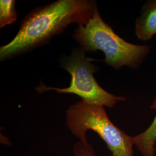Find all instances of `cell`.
I'll return each instance as SVG.
<instances>
[{
  "instance_id": "cell-1",
  "label": "cell",
  "mask_w": 156,
  "mask_h": 156,
  "mask_svg": "<svg viewBox=\"0 0 156 156\" xmlns=\"http://www.w3.org/2000/svg\"><path fill=\"white\" fill-rule=\"evenodd\" d=\"M97 9L94 1L57 0L28 13L14 38L0 47L1 62L48 44L73 23L86 25Z\"/></svg>"
},
{
  "instance_id": "cell-2",
  "label": "cell",
  "mask_w": 156,
  "mask_h": 156,
  "mask_svg": "<svg viewBox=\"0 0 156 156\" xmlns=\"http://www.w3.org/2000/svg\"><path fill=\"white\" fill-rule=\"evenodd\" d=\"M73 38L86 52L102 51L103 61L116 71L124 66L138 68L151 51L149 46L135 45L120 37L102 20L98 8L86 25L78 26Z\"/></svg>"
},
{
  "instance_id": "cell-3",
  "label": "cell",
  "mask_w": 156,
  "mask_h": 156,
  "mask_svg": "<svg viewBox=\"0 0 156 156\" xmlns=\"http://www.w3.org/2000/svg\"><path fill=\"white\" fill-rule=\"evenodd\" d=\"M66 124L71 133L80 141L87 142V133L93 131L104 141L112 155L134 156V137L112 122L102 105L81 100L67 109Z\"/></svg>"
},
{
  "instance_id": "cell-4",
  "label": "cell",
  "mask_w": 156,
  "mask_h": 156,
  "mask_svg": "<svg viewBox=\"0 0 156 156\" xmlns=\"http://www.w3.org/2000/svg\"><path fill=\"white\" fill-rule=\"evenodd\" d=\"M86 51L79 46L74 49L69 56L65 57L60 62V66L71 76L69 86L66 88L48 87L41 82L36 90L42 93L54 90L58 93H71L77 95L90 103L98 104L112 108L119 101L126 99L117 97L103 89L97 82L94 73L100 68L92 63L96 60L86 56Z\"/></svg>"
},
{
  "instance_id": "cell-5",
  "label": "cell",
  "mask_w": 156,
  "mask_h": 156,
  "mask_svg": "<svg viewBox=\"0 0 156 156\" xmlns=\"http://www.w3.org/2000/svg\"><path fill=\"white\" fill-rule=\"evenodd\" d=\"M135 33L142 41L150 40L156 34V0L147 1L135 21Z\"/></svg>"
},
{
  "instance_id": "cell-6",
  "label": "cell",
  "mask_w": 156,
  "mask_h": 156,
  "mask_svg": "<svg viewBox=\"0 0 156 156\" xmlns=\"http://www.w3.org/2000/svg\"><path fill=\"white\" fill-rule=\"evenodd\" d=\"M156 110V95L151 106ZM134 137V145L143 156H154L156 144V116L150 126L144 132Z\"/></svg>"
},
{
  "instance_id": "cell-7",
  "label": "cell",
  "mask_w": 156,
  "mask_h": 156,
  "mask_svg": "<svg viewBox=\"0 0 156 156\" xmlns=\"http://www.w3.org/2000/svg\"><path fill=\"white\" fill-rule=\"evenodd\" d=\"M15 0L0 1V28L15 22L17 18Z\"/></svg>"
},
{
  "instance_id": "cell-8",
  "label": "cell",
  "mask_w": 156,
  "mask_h": 156,
  "mask_svg": "<svg viewBox=\"0 0 156 156\" xmlns=\"http://www.w3.org/2000/svg\"><path fill=\"white\" fill-rule=\"evenodd\" d=\"M73 151L74 156H95L93 146L88 142H76L73 146Z\"/></svg>"
},
{
  "instance_id": "cell-9",
  "label": "cell",
  "mask_w": 156,
  "mask_h": 156,
  "mask_svg": "<svg viewBox=\"0 0 156 156\" xmlns=\"http://www.w3.org/2000/svg\"><path fill=\"white\" fill-rule=\"evenodd\" d=\"M112 156V155H111V156Z\"/></svg>"
},
{
  "instance_id": "cell-10",
  "label": "cell",
  "mask_w": 156,
  "mask_h": 156,
  "mask_svg": "<svg viewBox=\"0 0 156 156\" xmlns=\"http://www.w3.org/2000/svg\"></svg>"
}]
</instances>
